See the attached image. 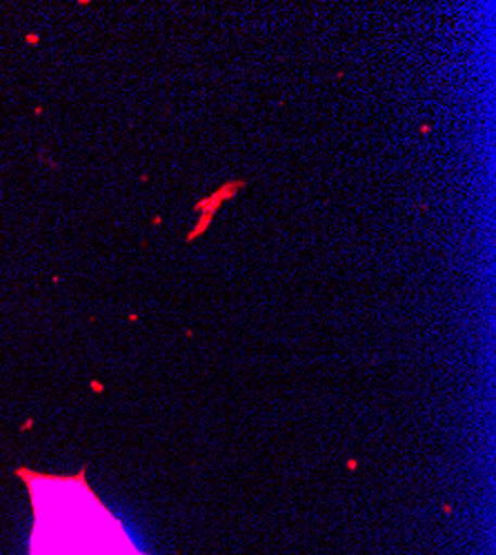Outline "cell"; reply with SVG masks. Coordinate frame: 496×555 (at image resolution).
Segmentation results:
<instances>
[{"label": "cell", "mask_w": 496, "mask_h": 555, "mask_svg": "<svg viewBox=\"0 0 496 555\" xmlns=\"http://www.w3.org/2000/svg\"><path fill=\"white\" fill-rule=\"evenodd\" d=\"M31 502L29 555H145L89 487L85 472L50 476L21 467Z\"/></svg>", "instance_id": "1"}]
</instances>
